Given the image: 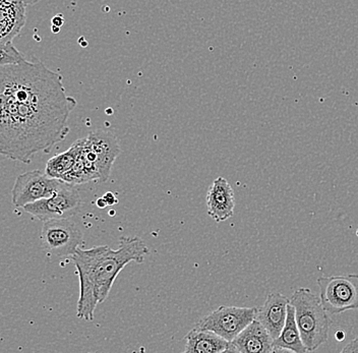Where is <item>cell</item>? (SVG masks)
Returning a JSON list of instances; mask_svg holds the SVG:
<instances>
[{
	"label": "cell",
	"mask_w": 358,
	"mask_h": 353,
	"mask_svg": "<svg viewBox=\"0 0 358 353\" xmlns=\"http://www.w3.org/2000/svg\"><path fill=\"white\" fill-rule=\"evenodd\" d=\"M76 106L62 75L40 60L0 66V155L29 164L49 153L69 135Z\"/></svg>",
	"instance_id": "1"
},
{
	"label": "cell",
	"mask_w": 358,
	"mask_h": 353,
	"mask_svg": "<svg viewBox=\"0 0 358 353\" xmlns=\"http://www.w3.org/2000/svg\"><path fill=\"white\" fill-rule=\"evenodd\" d=\"M149 252V247L138 236H122L117 250L108 245L89 250L78 247L71 256L80 279L78 318L93 321L96 308L106 301L123 268L131 262L144 263Z\"/></svg>",
	"instance_id": "2"
},
{
	"label": "cell",
	"mask_w": 358,
	"mask_h": 353,
	"mask_svg": "<svg viewBox=\"0 0 358 353\" xmlns=\"http://www.w3.org/2000/svg\"><path fill=\"white\" fill-rule=\"evenodd\" d=\"M290 305L294 308L295 319L304 346L308 352H315L328 340L332 324L321 298L308 288H299L291 297Z\"/></svg>",
	"instance_id": "3"
},
{
	"label": "cell",
	"mask_w": 358,
	"mask_h": 353,
	"mask_svg": "<svg viewBox=\"0 0 358 353\" xmlns=\"http://www.w3.org/2000/svg\"><path fill=\"white\" fill-rule=\"evenodd\" d=\"M120 154L117 138L108 131H91L83 138L80 156L90 182H105L110 176L114 161Z\"/></svg>",
	"instance_id": "4"
},
{
	"label": "cell",
	"mask_w": 358,
	"mask_h": 353,
	"mask_svg": "<svg viewBox=\"0 0 358 353\" xmlns=\"http://www.w3.org/2000/svg\"><path fill=\"white\" fill-rule=\"evenodd\" d=\"M317 283L322 305L328 314L358 310V274L320 277Z\"/></svg>",
	"instance_id": "5"
},
{
	"label": "cell",
	"mask_w": 358,
	"mask_h": 353,
	"mask_svg": "<svg viewBox=\"0 0 358 353\" xmlns=\"http://www.w3.org/2000/svg\"><path fill=\"white\" fill-rule=\"evenodd\" d=\"M82 207V199L76 185L62 180L55 194L32 204L26 205L24 211L42 222L50 219L71 218Z\"/></svg>",
	"instance_id": "6"
},
{
	"label": "cell",
	"mask_w": 358,
	"mask_h": 353,
	"mask_svg": "<svg viewBox=\"0 0 358 353\" xmlns=\"http://www.w3.org/2000/svg\"><path fill=\"white\" fill-rule=\"evenodd\" d=\"M43 223L42 247L51 256L71 257L82 245L84 234L71 218L50 219Z\"/></svg>",
	"instance_id": "7"
},
{
	"label": "cell",
	"mask_w": 358,
	"mask_h": 353,
	"mask_svg": "<svg viewBox=\"0 0 358 353\" xmlns=\"http://www.w3.org/2000/svg\"><path fill=\"white\" fill-rule=\"evenodd\" d=\"M257 308L221 305L196 323V328L212 331L231 342L246 326L256 319Z\"/></svg>",
	"instance_id": "8"
},
{
	"label": "cell",
	"mask_w": 358,
	"mask_h": 353,
	"mask_svg": "<svg viewBox=\"0 0 358 353\" xmlns=\"http://www.w3.org/2000/svg\"><path fill=\"white\" fill-rule=\"evenodd\" d=\"M62 180L49 178L40 171L20 174L11 191V202L17 208L32 204L55 193Z\"/></svg>",
	"instance_id": "9"
},
{
	"label": "cell",
	"mask_w": 358,
	"mask_h": 353,
	"mask_svg": "<svg viewBox=\"0 0 358 353\" xmlns=\"http://www.w3.org/2000/svg\"><path fill=\"white\" fill-rule=\"evenodd\" d=\"M290 299L279 292L268 294L264 305L257 308L256 319L266 328L273 340L278 338L287 318Z\"/></svg>",
	"instance_id": "10"
},
{
	"label": "cell",
	"mask_w": 358,
	"mask_h": 353,
	"mask_svg": "<svg viewBox=\"0 0 358 353\" xmlns=\"http://www.w3.org/2000/svg\"><path fill=\"white\" fill-rule=\"evenodd\" d=\"M206 201H207L208 215L216 222H224L234 216V191L225 178H218L213 182L208 191Z\"/></svg>",
	"instance_id": "11"
},
{
	"label": "cell",
	"mask_w": 358,
	"mask_h": 353,
	"mask_svg": "<svg viewBox=\"0 0 358 353\" xmlns=\"http://www.w3.org/2000/svg\"><path fill=\"white\" fill-rule=\"evenodd\" d=\"M273 341L266 328L255 319L230 342V352L272 353L274 352Z\"/></svg>",
	"instance_id": "12"
},
{
	"label": "cell",
	"mask_w": 358,
	"mask_h": 353,
	"mask_svg": "<svg viewBox=\"0 0 358 353\" xmlns=\"http://www.w3.org/2000/svg\"><path fill=\"white\" fill-rule=\"evenodd\" d=\"M24 4L21 0H0V43L11 42L24 24Z\"/></svg>",
	"instance_id": "13"
},
{
	"label": "cell",
	"mask_w": 358,
	"mask_h": 353,
	"mask_svg": "<svg viewBox=\"0 0 358 353\" xmlns=\"http://www.w3.org/2000/svg\"><path fill=\"white\" fill-rule=\"evenodd\" d=\"M185 352L220 353L231 352L229 341L219 336L212 331L198 329L194 327L185 337Z\"/></svg>",
	"instance_id": "14"
},
{
	"label": "cell",
	"mask_w": 358,
	"mask_h": 353,
	"mask_svg": "<svg viewBox=\"0 0 358 353\" xmlns=\"http://www.w3.org/2000/svg\"><path fill=\"white\" fill-rule=\"evenodd\" d=\"M273 346H274V352H308V350L302 342L301 332L297 327L294 308L290 303L288 305L285 325L280 333L278 338L273 341Z\"/></svg>",
	"instance_id": "15"
},
{
	"label": "cell",
	"mask_w": 358,
	"mask_h": 353,
	"mask_svg": "<svg viewBox=\"0 0 358 353\" xmlns=\"http://www.w3.org/2000/svg\"><path fill=\"white\" fill-rule=\"evenodd\" d=\"M82 144L83 138H80V140L76 141L73 146L66 150V152L57 154L55 157L51 158L47 162L45 173L49 178L62 180L75 164L78 154H80V148H82Z\"/></svg>",
	"instance_id": "16"
},
{
	"label": "cell",
	"mask_w": 358,
	"mask_h": 353,
	"mask_svg": "<svg viewBox=\"0 0 358 353\" xmlns=\"http://www.w3.org/2000/svg\"><path fill=\"white\" fill-rule=\"evenodd\" d=\"M24 60H26V58L11 44V42L0 43V66L19 64Z\"/></svg>",
	"instance_id": "17"
},
{
	"label": "cell",
	"mask_w": 358,
	"mask_h": 353,
	"mask_svg": "<svg viewBox=\"0 0 358 353\" xmlns=\"http://www.w3.org/2000/svg\"><path fill=\"white\" fill-rule=\"evenodd\" d=\"M342 352H358V337L350 343L347 344L346 347L343 348Z\"/></svg>",
	"instance_id": "18"
},
{
	"label": "cell",
	"mask_w": 358,
	"mask_h": 353,
	"mask_svg": "<svg viewBox=\"0 0 358 353\" xmlns=\"http://www.w3.org/2000/svg\"><path fill=\"white\" fill-rule=\"evenodd\" d=\"M103 198H104L105 202H106L108 206H113L118 203V200L116 199V196H114L113 193H107Z\"/></svg>",
	"instance_id": "19"
},
{
	"label": "cell",
	"mask_w": 358,
	"mask_h": 353,
	"mask_svg": "<svg viewBox=\"0 0 358 353\" xmlns=\"http://www.w3.org/2000/svg\"><path fill=\"white\" fill-rule=\"evenodd\" d=\"M52 26L58 27V28H62L64 24V17L62 15H57L55 17H52Z\"/></svg>",
	"instance_id": "20"
},
{
	"label": "cell",
	"mask_w": 358,
	"mask_h": 353,
	"mask_svg": "<svg viewBox=\"0 0 358 353\" xmlns=\"http://www.w3.org/2000/svg\"><path fill=\"white\" fill-rule=\"evenodd\" d=\"M344 338H345V333L341 330L337 331V333H336V339H337L338 341H342Z\"/></svg>",
	"instance_id": "21"
},
{
	"label": "cell",
	"mask_w": 358,
	"mask_h": 353,
	"mask_svg": "<svg viewBox=\"0 0 358 353\" xmlns=\"http://www.w3.org/2000/svg\"><path fill=\"white\" fill-rule=\"evenodd\" d=\"M97 206L100 209H104V208H106L108 205L105 202L104 198H100L99 200L97 201Z\"/></svg>",
	"instance_id": "22"
},
{
	"label": "cell",
	"mask_w": 358,
	"mask_h": 353,
	"mask_svg": "<svg viewBox=\"0 0 358 353\" xmlns=\"http://www.w3.org/2000/svg\"><path fill=\"white\" fill-rule=\"evenodd\" d=\"M24 6H34V4L38 3L40 0H21Z\"/></svg>",
	"instance_id": "23"
},
{
	"label": "cell",
	"mask_w": 358,
	"mask_h": 353,
	"mask_svg": "<svg viewBox=\"0 0 358 353\" xmlns=\"http://www.w3.org/2000/svg\"><path fill=\"white\" fill-rule=\"evenodd\" d=\"M60 31V28H58V27L52 26V32L53 33H58Z\"/></svg>",
	"instance_id": "24"
},
{
	"label": "cell",
	"mask_w": 358,
	"mask_h": 353,
	"mask_svg": "<svg viewBox=\"0 0 358 353\" xmlns=\"http://www.w3.org/2000/svg\"><path fill=\"white\" fill-rule=\"evenodd\" d=\"M67 1L78 2V0H67Z\"/></svg>",
	"instance_id": "25"
}]
</instances>
